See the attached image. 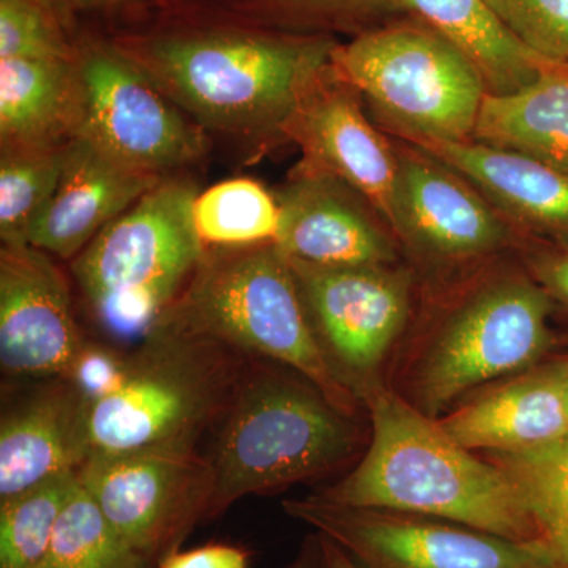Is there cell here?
<instances>
[{"instance_id": "1", "label": "cell", "mask_w": 568, "mask_h": 568, "mask_svg": "<svg viewBox=\"0 0 568 568\" xmlns=\"http://www.w3.org/2000/svg\"><path fill=\"white\" fill-rule=\"evenodd\" d=\"M190 119L235 138L284 134L310 89L332 71L334 40L244 20H175L112 39Z\"/></svg>"}, {"instance_id": "2", "label": "cell", "mask_w": 568, "mask_h": 568, "mask_svg": "<svg viewBox=\"0 0 568 568\" xmlns=\"http://www.w3.org/2000/svg\"><path fill=\"white\" fill-rule=\"evenodd\" d=\"M362 405L372 422L364 457L317 496L343 506L447 519L538 545L528 508L503 469L459 446L436 418L425 416L387 383L365 390Z\"/></svg>"}, {"instance_id": "3", "label": "cell", "mask_w": 568, "mask_h": 568, "mask_svg": "<svg viewBox=\"0 0 568 568\" xmlns=\"http://www.w3.org/2000/svg\"><path fill=\"white\" fill-rule=\"evenodd\" d=\"M549 295L528 271L478 275L396 353L387 386L432 418L547 361L556 343Z\"/></svg>"}, {"instance_id": "4", "label": "cell", "mask_w": 568, "mask_h": 568, "mask_svg": "<svg viewBox=\"0 0 568 568\" xmlns=\"http://www.w3.org/2000/svg\"><path fill=\"white\" fill-rule=\"evenodd\" d=\"M355 418L287 366H244L211 458V518L246 496L282 491L346 465L362 443Z\"/></svg>"}, {"instance_id": "5", "label": "cell", "mask_w": 568, "mask_h": 568, "mask_svg": "<svg viewBox=\"0 0 568 568\" xmlns=\"http://www.w3.org/2000/svg\"><path fill=\"white\" fill-rule=\"evenodd\" d=\"M155 325L287 366L312 381L339 409L357 417L361 399L328 364L290 260L275 244L207 250Z\"/></svg>"}, {"instance_id": "6", "label": "cell", "mask_w": 568, "mask_h": 568, "mask_svg": "<svg viewBox=\"0 0 568 568\" xmlns=\"http://www.w3.org/2000/svg\"><path fill=\"white\" fill-rule=\"evenodd\" d=\"M197 194L193 183L162 179L71 261L93 316L112 338L142 342L203 261Z\"/></svg>"}, {"instance_id": "7", "label": "cell", "mask_w": 568, "mask_h": 568, "mask_svg": "<svg viewBox=\"0 0 568 568\" xmlns=\"http://www.w3.org/2000/svg\"><path fill=\"white\" fill-rule=\"evenodd\" d=\"M242 369L230 347L155 325L130 355L123 386L91 407L92 455L196 448Z\"/></svg>"}, {"instance_id": "8", "label": "cell", "mask_w": 568, "mask_h": 568, "mask_svg": "<svg viewBox=\"0 0 568 568\" xmlns=\"http://www.w3.org/2000/svg\"><path fill=\"white\" fill-rule=\"evenodd\" d=\"M332 70L413 141L473 140L488 92L469 55L429 26H392L336 44Z\"/></svg>"}, {"instance_id": "9", "label": "cell", "mask_w": 568, "mask_h": 568, "mask_svg": "<svg viewBox=\"0 0 568 568\" xmlns=\"http://www.w3.org/2000/svg\"><path fill=\"white\" fill-rule=\"evenodd\" d=\"M73 71L71 138L159 178L196 163L207 151L203 126L182 114L114 41H77Z\"/></svg>"}, {"instance_id": "10", "label": "cell", "mask_w": 568, "mask_h": 568, "mask_svg": "<svg viewBox=\"0 0 568 568\" xmlns=\"http://www.w3.org/2000/svg\"><path fill=\"white\" fill-rule=\"evenodd\" d=\"M357 568H559L540 545L406 511L343 506L317 495L283 503Z\"/></svg>"}, {"instance_id": "11", "label": "cell", "mask_w": 568, "mask_h": 568, "mask_svg": "<svg viewBox=\"0 0 568 568\" xmlns=\"http://www.w3.org/2000/svg\"><path fill=\"white\" fill-rule=\"evenodd\" d=\"M290 263L321 349L362 403L365 390L387 383V364L409 325L413 275L398 264Z\"/></svg>"}, {"instance_id": "12", "label": "cell", "mask_w": 568, "mask_h": 568, "mask_svg": "<svg viewBox=\"0 0 568 568\" xmlns=\"http://www.w3.org/2000/svg\"><path fill=\"white\" fill-rule=\"evenodd\" d=\"M78 477L112 528L156 567L211 518L215 470L196 448L92 455Z\"/></svg>"}, {"instance_id": "13", "label": "cell", "mask_w": 568, "mask_h": 568, "mask_svg": "<svg viewBox=\"0 0 568 568\" xmlns=\"http://www.w3.org/2000/svg\"><path fill=\"white\" fill-rule=\"evenodd\" d=\"M390 231L443 264L485 260L511 239L506 222L473 183L418 148L398 153Z\"/></svg>"}, {"instance_id": "14", "label": "cell", "mask_w": 568, "mask_h": 568, "mask_svg": "<svg viewBox=\"0 0 568 568\" xmlns=\"http://www.w3.org/2000/svg\"><path fill=\"white\" fill-rule=\"evenodd\" d=\"M84 338L69 284L50 254L29 244L0 250V365L11 376L65 377Z\"/></svg>"}, {"instance_id": "15", "label": "cell", "mask_w": 568, "mask_h": 568, "mask_svg": "<svg viewBox=\"0 0 568 568\" xmlns=\"http://www.w3.org/2000/svg\"><path fill=\"white\" fill-rule=\"evenodd\" d=\"M347 89L336 80L334 70L325 74L298 104L284 136L293 138L304 152L297 170L345 183L390 230L398 153L365 118Z\"/></svg>"}, {"instance_id": "16", "label": "cell", "mask_w": 568, "mask_h": 568, "mask_svg": "<svg viewBox=\"0 0 568 568\" xmlns=\"http://www.w3.org/2000/svg\"><path fill=\"white\" fill-rule=\"evenodd\" d=\"M362 200L334 178L297 170L276 194L275 245L290 260L327 267L398 264L394 239Z\"/></svg>"}, {"instance_id": "17", "label": "cell", "mask_w": 568, "mask_h": 568, "mask_svg": "<svg viewBox=\"0 0 568 568\" xmlns=\"http://www.w3.org/2000/svg\"><path fill=\"white\" fill-rule=\"evenodd\" d=\"M459 446L476 454H517L568 435V396L559 358H547L463 399L436 418Z\"/></svg>"}, {"instance_id": "18", "label": "cell", "mask_w": 568, "mask_h": 568, "mask_svg": "<svg viewBox=\"0 0 568 568\" xmlns=\"http://www.w3.org/2000/svg\"><path fill=\"white\" fill-rule=\"evenodd\" d=\"M162 179L119 163L92 142L70 138L61 181L33 224L28 244L73 261Z\"/></svg>"}, {"instance_id": "19", "label": "cell", "mask_w": 568, "mask_h": 568, "mask_svg": "<svg viewBox=\"0 0 568 568\" xmlns=\"http://www.w3.org/2000/svg\"><path fill=\"white\" fill-rule=\"evenodd\" d=\"M91 405L59 377L3 413L0 499L69 473L92 455Z\"/></svg>"}, {"instance_id": "20", "label": "cell", "mask_w": 568, "mask_h": 568, "mask_svg": "<svg viewBox=\"0 0 568 568\" xmlns=\"http://www.w3.org/2000/svg\"><path fill=\"white\" fill-rule=\"evenodd\" d=\"M413 142L529 230L549 237L568 234V174L562 171L473 140Z\"/></svg>"}, {"instance_id": "21", "label": "cell", "mask_w": 568, "mask_h": 568, "mask_svg": "<svg viewBox=\"0 0 568 568\" xmlns=\"http://www.w3.org/2000/svg\"><path fill=\"white\" fill-rule=\"evenodd\" d=\"M473 141L568 174V69L548 63L532 84L517 92H487Z\"/></svg>"}, {"instance_id": "22", "label": "cell", "mask_w": 568, "mask_h": 568, "mask_svg": "<svg viewBox=\"0 0 568 568\" xmlns=\"http://www.w3.org/2000/svg\"><path fill=\"white\" fill-rule=\"evenodd\" d=\"M73 93V59H0L2 148H51L69 141Z\"/></svg>"}, {"instance_id": "23", "label": "cell", "mask_w": 568, "mask_h": 568, "mask_svg": "<svg viewBox=\"0 0 568 568\" xmlns=\"http://www.w3.org/2000/svg\"><path fill=\"white\" fill-rule=\"evenodd\" d=\"M413 10L476 63L493 91H507L528 77L532 54L488 9L484 0H392Z\"/></svg>"}, {"instance_id": "24", "label": "cell", "mask_w": 568, "mask_h": 568, "mask_svg": "<svg viewBox=\"0 0 568 568\" xmlns=\"http://www.w3.org/2000/svg\"><path fill=\"white\" fill-rule=\"evenodd\" d=\"M517 488L536 525L538 545L568 568V435L517 454H484Z\"/></svg>"}, {"instance_id": "25", "label": "cell", "mask_w": 568, "mask_h": 568, "mask_svg": "<svg viewBox=\"0 0 568 568\" xmlns=\"http://www.w3.org/2000/svg\"><path fill=\"white\" fill-rule=\"evenodd\" d=\"M194 224L205 246L239 248L275 244L280 230L276 196L252 179H231L197 194Z\"/></svg>"}, {"instance_id": "26", "label": "cell", "mask_w": 568, "mask_h": 568, "mask_svg": "<svg viewBox=\"0 0 568 568\" xmlns=\"http://www.w3.org/2000/svg\"><path fill=\"white\" fill-rule=\"evenodd\" d=\"M78 487V473H69L0 499V568L40 566Z\"/></svg>"}, {"instance_id": "27", "label": "cell", "mask_w": 568, "mask_h": 568, "mask_svg": "<svg viewBox=\"0 0 568 568\" xmlns=\"http://www.w3.org/2000/svg\"><path fill=\"white\" fill-rule=\"evenodd\" d=\"M37 568H156L118 532L82 485L63 508Z\"/></svg>"}, {"instance_id": "28", "label": "cell", "mask_w": 568, "mask_h": 568, "mask_svg": "<svg viewBox=\"0 0 568 568\" xmlns=\"http://www.w3.org/2000/svg\"><path fill=\"white\" fill-rule=\"evenodd\" d=\"M69 142V141H67ZM67 142L51 148H2L0 159V237L28 244L61 181Z\"/></svg>"}, {"instance_id": "29", "label": "cell", "mask_w": 568, "mask_h": 568, "mask_svg": "<svg viewBox=\"0 0 568 568\" xmlns=\"http://www.w3.org/2000/svg\"><path fill=\"white\" fill-rule=\"evenodd\" d=\"M69 29L33 0H0V59L71 61Z\"/></svg>"}, {"instance_id": "30", "label": "cell", "mask_w": 568, "mask_h": 568, "mask_svg": "<svg viewBox=\"0 0 568 568\" xmlns=\"http://www.w3.org/2000/svg\"><path fill=\"white\" fill-rule=\"evenodd\" d=\"M530 52L568 69V0H484Z\"/></svg>"}, {"instance_id": "31", "label": "cell", "mask_w": 568, "mask_h": 568, "mask_svg": "<svg viewBox=\"0 0 568 568\" xmlns=\"http://www.w3.org/2000/svg\"><path fill=\"white\" fill-rule=\"evenodd\" d=\"M130 372V355L112 347L84 343L63 379L77 388L82 398L93 406L123 386Z\"/></svg>"}, {"instance_id": "32", "label": "cell", "mask_w": 568, "mask_h": 568, "mask_svg": "<svg viewBox=\"0 0 568 568\" xmlns=\"http://www.w3.org/2000/svg\"><path fill=\"white\" fill-rule=\"evenodd\" d=\"M244 18L338 17L394 3L392 0H226Z\"/></svg>"}, {"instance_id": "33", "label": "cell", "mask_w": 568, "mask_h": 568, "mask_svg": "<svg viewBox=\"0 0 568 568\" xmlns=\"http://www.w3.org/2000/svg\"><path fill=\"white\" fill-rule=\"evenodd\" d=\"M549 239L530 252L526 271L544 287L555 308L568 313V234Z\"/></svg>"}, {"instance_id": "34", "label": "cell", "mask_w": 568, "mask_h": 568, "mask_svg": "<svg viewBox=\"0 0 568 568\" xmlns=\"http://www.w3.org/2000/svg\"><path fill=\"white\" fill-rule=\"evenodd\" d=\"M250 555L244 548L234 545L213 544L174 551L156 568H248Z\"/></svg>"}, {"instance_id": "35", "label": "cell", "mask_w": 568, "mask_h": 568, "mask_svg": "<svg viewBox=\"0 0 568 568\" xmlns=\"http://www.w3.org/2000/svg\"><path fill=\"white\" fill-rule=\"evenodd\" d=\"M287 568H327L325 566L323 547H321V538L317 534H312V536L306 538L301 551H298L297 558Z\"/></svg>"}, {"instance_id": "36", "label": "cell", "mask_w": 568, "mask_h": 568, "mask_svg": "<svg viewBox=\"0 0 568 568\" xmlns=\"http://www.w3.org/2000/svg\"><path fill=\"white\" fill-rule=\"evenodd\" d=\"M141 2H155V0H69L71 11H89V13H108L121 10L123 7Z\"/></svg>"}, {"instance_id": "37", "label": "cell", "mask_w": 568, "mask_h": 568, "mask_svg": "<svg viewBox=\"0 0 568 568\" xmlns=\"http://www.w3.org/2000/svg\"><path fill=\"white\" fill-rule=\"evenodd\" d=\"M320 536V534H317ZM321 538V547H323L325 566L327 568H357L353 560L347 558L345 552L342 551L334 541L328 540L323 536Z\"/></svg>"}, {"instance_id": "38", "label": "cell", "mask_w": 568, "mask_h": 568, "mask_svg": "<svg viewBox=\"0 0 568 568\" xmlns=\"http://www.w3.org/2000/svg\"><path fill=\"white\" fill-rule=\"evenodd\" d=\"M33 2L40 3L44 9L50 10L67 29L70 28L73 11L70 9L69 0H33Z\"/></svg>"}, {"instance_id": "39", "label": "cell", "mask_w": 568, "mask_h": 568, "mask_svg": "<svg viewBox=\"0 0 568 568\" xmlns=\"http://www.w3.org/2000/svg\"><path fill=\"white\" fill-rule=\"evenodd\" d=\"M558 358H559L560 372H562L564 384H566V390H567V396H568V355H567V357H558Z\"/></svg>"}]
</instances>
